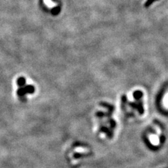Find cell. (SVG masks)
<instances>
[{"instance_id":"cell-4","label":"cell","mask_w":168,"mask_h":168,"mask_svg":"<svg viewBox=\"0 0 168 168\" xmlns=\"http://www.w3.org/2000/svg\"><path fill=\"white\" fill-rule=\"evenodd\" d=\"M153 1V0H149V1H148L147 2H146V5H149V4H150Z\"/></svg>"},{"instance_id":"cell-2","label":"cell","mask_w":168,"mask_h":168,"mask_svg":"<svg viewBox=\"0 0 168 168\" xmlns=\"http://www.w3.org/2000/svg\"><path fill=\"white\" fill-rule=\"evenodd\" d=\"M44 3L46 4V7L49 9H53V8L56 7L58 4L56 3H54L51 0H44Z\"/></svg>"},{"instance_id":"cell-1","label":"cell","mask_w":168,"mask_h":168,"mask_svg":"<svg viewBox=\"0 0 168 168\" xmlns=\"http://www.w3.org/2000/svg\"><path fill=\"white\" fill-rule=\"evenodd\" d=\"M149 139H150V141L151 142V144L154 146H158L159 144V139H158V137L155 136V135H151V136L149 137Z\"/></svg>"},{"instance_id":"cell-3","label":"cell","mask_w":168,"mask_h":168,"mask_svg":"<svg viewBox=\"0 0 168 168\" xmlns=\"http://www.w3.org/2000/svg\"><path fill=\"white\" fill-rule=\"evenodd\" d=\"M75 151L76 153H88V150L87 149H85V148H76L75 149Z\"/></svg>"}]
</instances>
